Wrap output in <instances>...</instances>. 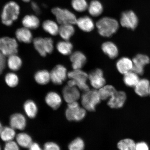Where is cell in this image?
I'll list each match as a JSON object with an SVG mask.
<instances>
[{
  "mask_svg": "<svg viewBox=\"0 0 150 150\" xmlns=\"http://www.w3.org/2000/svg\"><path fill=\"white\" fill-rule=\"evenodd\" d=\"M96 27L100 36L109 38L117 32L119 28V23L115 19L105 16L97 21Z\"/></svg>",
  "mask_w": 150,
  "mask_h": 150,
  "instance_id": "6da1fadb",
  "label": "cell"
},
{
  "mask_svg": "<svg viewBox=\"0 0 150 150\" xmlns=\"http://www.w3.org/2000/svg\"><path fill=\"white\" fill-rule=\"evenodd\" d=\"M20 7L13 1L7 3L3 7L1 15L2 22L4 25L10 26L17 19L20 13Z\"/></svg>",
  "mask_w": 150,
  "mask_h": 150,
  "instance_id": "7a4b0ae2",
  "label": "cell"
},
{
  "mask_svg": "<svg viewBox=\"0 0 150 150\" xmlns=\"http://www.w3.org/2000/svg\"><path fill=\"white\" fill-rule=\"evenodd\" d=\"M81 104L86 110L94 111L101 99L97 89L89 90L84 91L81 97Z\"/></svg>",
  "mask_w": 150,
  "mask_h": 150,
  "instance_id": "3957f363",
  "label": "cell"
},
{
  "mask_svg": "<svg viewBox=\"0 0 150 150\" xmlns=\"http://www.w3.org/2000/svg\"><path fill=\"white\" fill-rule=\"evenodd\" d=\"M51 12L60 25L66 24H76L77 18L74 13L69 9L55 7L52 9Z\"/></svg>",
  "mask_w": 150,
  "mask_h": 150,
  "instance_id": "277c9868",
  "label": "cell"
},
{
  "mask_svg": "<svg viewBox=\"0 0 150 150\" xmlns=\"http://www.w3.org/2000/svg\"><path fill=\"white\" fill-rule=\"evenodd\" d=\"M35 49L42 57L53 52L54 50V41L50 37H37L33 40Z\"/></svg>",
  "mask_w": 150,
  "mask_h": 150,
  "instance_id": "5b68a950",
  "label": "cell"
},
{
  "mask_svg": "<svg viewBox=\"0 0 150 150\" xmlns=\"http://www.w3.org/2000/svg\"><path fill=\"white\" fill-rule=\"evenodd\" d=\"M67 77L69 79L74 81L76 86L80 90L84 92L90 89L87 82L88 80V74L81 69L70 71L68 72Z\"/></svg>",
  "mask_w": 150,
  "mask_h": 150,
  "instance_id": "8992f818",
  "label": "cell"
},
{
  "mask_svg": "<svg viewBox=\"0 0 150 150\" xmlns=\"http://www.w3.org/2000/svg\"><path fill=\"white\" fill-rule=\"evenodd\" d=\"M86 110L80 107L77 101L68 103L65 111L66 117L69 121H80L85 117Z\"/></svg>",
  "mask_w": 150,
  "mask_h": 150,
  "instance_id": "52a82bcc",
  "label": "cell"
},
{
  "mask_svg": "<svg viewBox=\"0 0 150 150\" xmlns=\"http://www.w3.org/2000/svg\"><path fill=\"white\" fill-rule=\"evenodd\" d=\"M18 47L16 39L8 37L0 38V51L6 57L17 54Z\"/></svg>",
  "mask_w": 150,
  "mask_h": 150,
  "instance_id": "ba28073f",
  "label": "cell"
},
{
  "mask_svg": "<svg viewBox=\"0 0 150 150\" xmlns=\"http://www.w3.org/2000/svg\"><path fill=\"white\" fill-rule=\"evenodd\" d=\"M50 73V81L55 85H61L68 78L67 69L63 65H56Z\"/></svg>",
  "mask_w": 150,
  "mask_h": 150,
  "instance_id": "9c48e42d",
  "label": "cell"
},
{
  "mask_svg": "<svg viewBox=\"0 0 150 150\" xmlns=\"http://www.w3.org/2000/svg\"><path fill=\"white\" fill-rule=\"evenodd\" d=\"M120 21L123 27L133 30L138 25V19L134 11H127L122 13Z\"/></svg>",
  "mask_w": 150,
  "mask_h": 150,
  "instance_id": "30bf717a",
  "label": "cell"
},
{
  "mask_svg": "<svg viewBox=\"0 0 150 150\" xmlns=\"http://www.w3.org/2000/svg\"><path fill=\"white\" fill-rule=\"evenodd\" d=\"M88 80L94 88L98 90L105 85L106 80L104 76V73L100 69L97 68L90 72L88 74Z\"/></svg>",
  "mask_w": 150,
  "mask_h": 150,
  "instance_id": "8fae6325",
  "label": "cell"
},
{
  "mask_svg": "<svg viewBox=\"0 0 150 150\" xmlns=\"http://www.w3.org/2000/svg\"><path fill=\"white\" fill-rule=\"evenodd\" d=\"M133 66L132 71L138 75H142L144 73V67L150 62V59L147 55L138 54L133 58Z\"/></svg>",
  "mask_w": 150,
  "mask_h": 150,
  "instance_id": "7c38bea8",
  "label": "cell"
},
{
  "mask_svg": "<svg viewBox=\"0 0 150 150\" xmlns=\"http://www.w3.org/2000/svg\"><path fill=\"white\" fill-rule=\"evenodd\" d=\"M79 90L76 86H65L62 91L63 97L65 102L67 104L77 102L81 97Z\"/></svg>",
  "mask_w": 150,
  "mask_h": 150,
  "instance_id": "4fadbf2b",
  "label": "cell"
},
{
  "mask_svg": "<svg viewBox=\"0 0 150 150\" xmlns=\"http://www.w3.org/2000/svg\"><path fill=\"white\" fill-rule=\"evenodd\" d=\"M70 60L73 70L81 69L87 62V58L83 52H73L70 55Z\"/></svg>",
  "mask_w": 150,
  "mask_h": 150,
  "instance_id": "5bb4252c",
  "label": "cell"
},
{
  "mask_svg": "<svg viewBox=\"0 0 150 150\" xmlns=\"http://www.w3.org/2000/svg\"><path fill=\"white\" fill-rule=\"evenodd\" d=\"M127 95L124 91H116L115 93L109 99L108 105L112 108H121L124 105L127 100Z\"/></svg>",
  "mask_w": 150,
  "mask_h": 150,
  "instance_id": "9a60e30c",
  "label": "cell"
},
{
  "mask_svg": "<svg viewBox=\"0 0 150 150\" xmlns=\"http://www.w3.org/2000/svg\"><path fill=\"white\" fill-rule=\"evenodd\" d=\"M76 24L81 30L85 33L91 32L96 27V23L93 19L87 16L77 18Z\"/></svg>",
  "mask_w": 150,
  "mask_h": 150,
  "instance_id": "2e32d148",
  "label": "cell"
},
{
  "mask_svg": "<svg viewBox=\"0 0 150 150\" xmlns=\"http://www.w3.org/2000/svg\"><path fill=\"white\" fill-rule=\"evenodd\" d=\"M101 49L104 53L110 59H115L119 54V50L117 46L113 42L110 41L103 43L101 46Z\"/></svg>",
  "mask_w": 150,
  "mask_h": 150,
  "instance_id": "e0dca14e",
  "label": "cell"
},
{
  "mask_svg": "<svg viewBox=\"0 0 150 150\" xmlns=\"http://www.w3.org/2000/svg\"><path fill=\"white\" fill-rule=\"evenodd\" d=\"M45 102L52 109L56 110L61 105L62 100L59 94L55 92H50L45 97Z\"/></svg>",
  "mask_w": 150,
  "mask_h": 150,
  "instance_id": "ac0fdd59",
  "label": "cell"
},
{
  "mask_svg": "<svg viewBox=\"0 0 150 150\" xmlns=\"http://www.w3.org/2000/svg\"><path fill=\"white\" fill-rule=\"evenodd\" d=\"M74 25L71 24H62L59 26V35L62 40H69L75 34Z\"/></svg>",
  "mask_w": 150,
  "mask_h": 150,
  "instance_id": "d6986e66",
  "label": "cell"
},
{
  "mask_svg": "<svg viewBox=\"0 0 150 150\" xmlns=\"http://www.w3.org/2000/svg\"><path fill=\"white\" fill-rule=\"evenodd\" d=\"M133 66L132 61L128 57L121 58L118 60L116 63L117 70L123 74L132 71Z\"/></svg>",
  "mask_w": 150,
  "mask_h": 150,
  "instance_id": "ffe728a7",
  "label": "cell"
},
{
  "mask_svg": "<svg viewBox=\"0 0 150 150\" xmlns=\"http://www.w3.org/2000/svg\"><path fill=\"white\" fill-rule=\"evenodd\" d=\"M150 83L149 81L146 79H140L134 88L135 92L141 97L149 95Z\"/></svg>",
  "mask_w": 150,
  "mask_h": 150,
  "instance_id": "44dd1931",
  "label": "cell"
},
{
  "mask_svg": "<svg viewBox=\"0 0 150 150\" xmlns=\"http://www.w3.org/2000/svg\"><path fill=\"white\" fill-rule=\"evenodd\" d=\"M10 125L11 127L14 129L23 130L26 125L25 118L21 114H15L10 117Z\"/></svg>",
  "mask_w": 150,
  "mask_h": 150,
  "instance_id": "7402d4cb",
  "label": "cell"
},
{
  "mask_svg": "<svg viewBox=\"0 0 150 150\" xmlns=\"http://www.w3.org/2000/svg\"><path fill=\"white\" fill-rule=\"evenodd\" d=\"M59 24L57 22L51 20H47L43 22L42 28L44 30L52 36L59 35Z\"/></svg>",
  "mask_w": 150,
  "mask_h": 150,
  "instance_id": "603a6c76",
  "label": "cell"
},
{
  "mask_svg": "<svg viewBox=\"0 0 150 150\" xmlns=\"http://www.w3.org/2000/svg\"><path fill=\"white\" fill-rule=\"evenodd\" d=\"M73 48L74 46L69 40H60L56 45L57 51L63 56H70L73 52Z\"/></svg>",
  "mask_w": 150,
  "mask_h": 150,
  "instance_id": "cb8c5ba5",
  "label": "cell"
},
{
  "mask_svg": "<svg viewBox=\"0 0 150 150\" xmlns=\"http://www.w3.org/2000/svg\"><path fill=\"white\" fill-rule=\"evenodd\" d=\"M87 10L91 16L97 17L103 13L104 7L102 3L98 0H93L88 4Z\"/></svg>",
  "mask_w": 150,
  "mask_h": 150,
  "instance_id": "d4e9b609",
  "label": "cell"
},
{
  "mask_svg": "<svg viewBox=\"0 0 150 150\" xmlns=\"http://www.w3.org/2000/svg\"><path fill=\"white\" fill-rule=\"evenodd\" d=\"M16 35L17 39L20 42L28 44L33 40V35L30 30L24 27L17 30Z\"/></svg>",
  "mask_w": 150,
  "mask_h": 150,
  "instance_id": "484cf974",
  "label": "cell"
},
{
  "mask_svg": "<svg viewBox=\"0 0 150 150\" xmlns=\"http://www.w3.org/2000/svg\"><path fill=\"white\" fill-rule=\"evenodd\" d=\"M22 24L24 27L29 29H35L40 25L39 19L35 15H27L22 20Z\"/></svg>",
  "mask_w": 150,
  "mask_h": 150,
  "instance_id": "4316f807",
  "label": "cell"
},
{
  "mask_svg": "<svg viewBox=\"0 0 150 150\" xmlns=\"http://www.w3.org/2000/svg\"><path fill=\"white\" fill-rule=\"evenodd\" d=\"M124 75V82L128 87L134 88L140 80L138 75L132 71Z\"/></svg>",
  "mask_w": 150,
  "mask_h": 150,
  "instance_id": "83f0119b",
  "label": "cell"
},
{
  "mask_svg": "<svg viewBox=\"0 0 150 150\" xmlns=\"http://www.w3.org/2000/svg\"><path fill=\"white\" fill-rule=\"evenodd\" d=\"M117 91L115 87L111 85H105L98 90L101 100H106L111 97Z\"/></svg>",
  "mask_w": 150,
  "mask_h": 150,
  "instance_id": "f1b7e54d",
  "label": "cell"
},
{
  "mask_svg": "<svg viewBox=\"0 0 150 150\" xmlns=\"http://www.w3.org/2000/svg\"><path fill=\"white\" fill-rule=\"evenodd\" d=\"M35 79L37 83L45 85L50 81V73L46 70L39 71L35 75Z\"/></svg>",
  "mask_w": 150,
  "mask_h": 150,
  "instance_id": "f546056e",
  "label": "cell"
},
{
  "mask_svg": "<svg viewBox=\"0 0 150 150\" xmlns=\"http://www.w3.org/2000/svg\"><path fill=\"white\" fill-rule=\"evenodd\" d=\"M7 64L11 70L16 71L21 67L22 61L20 57L16 54L9 56L7 60Z\"/></svg>",
  "mask_w": 150,
  "mask_h": 150,
  "instance_id": "4dcf8cb0",
  "label": "cell"
},
{
  "mask_svg": "<svg viewBox=\"0 0 150 150\" xmlns=\"http://www.w3.org/2000/svg\"><path fill=\"white\" fill-rule=\"evenodd\" d=\"M24 108L26 114L30 118H35L38 112V108L35 103L31 100H28L24 103Z\"/></svg>",
  "mask_w": 150,
  "mask_h": 150,
  "instance_id": "1f68e13d",
  "label": "cell"
},
{
  "mask_svg": "<svg viewBox=\"0 0 150 150\" xmlns=\"http://www.w3.org/2000/svg\"><path fill=\"white\" fill-rule=\"evenodd\" d=\"M17 142L19 145L24 148H28L32 143L31 137L26 133H21L16 136Z\"/></svg>",
  "mask_w": 150,
  "mask_h": 150,
  "instance_id": "d6a6232c",
  "label": "cell"
},
{
  "mask_svg": "<svg viewBox=\"0 0 150 150\" xmlns=\"http://www.w3.org/2000/svg\"><path fill=\"white\" fill-rule=\"evenodd\" d=\"M16 136V132L12 127H3L0 133V137L1 139L6 142L12 140Z\"/></svg>",
  "mask_w": 150,
  "mask_h": 150,
  "instance_id": "836d02e7",
  "label": "cell"
},
{
  "mask_svg": "<svg viewBox=\"0 0 150 150\" xmlns=\"http://www.w3.org/2000/svg\"><path fill=\"white\" fill-rule=\"evenodd\" d=\"M136 143L131 139H125L120 141L117 144V147L121 150H135Z\"/></svg>",
  "mask_w": 150,
  "mask_h": 150,
  "instance_id": "e575fe53",
  "label": "cell"
},
{
  "mask_svg": "<svg viewBox=\"0 0 150 150\" xmlns=\"http://www.w3.org/2000/svg\"><path fill=\"white\" fill-rule=\"evenodd\" d=\"M71 6L76 12L82 13L87 10L88 4L86 0H72Z\"/></svg>",
  "mask_w": 150,
  "mask_h": 150,
  "instance_id": "d590c367",
  "label": "cell"
},
{
  "mask_svg": "<svg viewBox=\"0 0 150 150\" xmlns=\"http://www.w3.org/2000/svg\"><path fill=\"white\" fill-rule=\"evenodd\" d=\"M85 144L83 140L80 138L75 139L68 146L70 150H82L84 149Z\"/></svg>",
  "mask_w": 150,
  "mask_h": 150,
  "instance_id": "8d00e7d4",
  "label": "cell"
},
{
  "mask_svg": "<svg viewBox=\"0 0 150 150\" xmlns=\"http://www.w3.org/2000/svg\"><path fill=\"white\" fill-rule=\"evenodd\" d=\"M5 80L7 85L11 87H16L18 84V76L13 73L7 74L5 76Z\"/></svg>",
  "mask_w": 150,
  "mask_h": 150,
  "instance_id": "74e56055",
  "label": "cell"
},
{
  "mask_svg": "<svg viewBox=\"0 0 150 150\" xmlns=\"http://www.w3.org/2000/svg\"><path fill=\"white\" fill-rule=\"evenodd\" d=\"M17 142L11 140L6 143L4 149L5 150H18L19 149Z\"/></svg>",
  "mask_w": 150,
  "mask_h": 150,
  "instance_id": "f35d334b",
  "label": "cell"
},
{
  "mask_svg": "<svg viewBox=\"0 0 150 150\" xmlns=\"http://www.w3.org/2000/svg\"><path fill=\"white\" fill-rule=\"evenodd\" d=\"M44 149L46 150H59L60 148L57 144L55 142H50L45 144Z\"/></svg>",
  "mask_w": 150,
  "mask_h": 150,
  "instance_id": "ab89813d",
  "label": "cell"
},
{
  "mask_svg": "<svg viewBox=\"0 0 150 150\" xmlns=\"http://www.w3.org/2000/svg\"><path fill=\"white\" fill-rule=\"evenodd\" d=\"M6 63V56L0 51V74L4 70Z\"/></svg>",
  "mask_w": 150,
  "mask_h": 150,
  "instance_id": "60d3db41",
  "label": "cell"
},
{
  "mask_svg": "<svg viewBox=\"0 0 150 150\" xmlns=\"http://www.w3.org/2000/svg\"><path fill=\"white\" fill-rule=\"evenodd\" d=\"M149 149V146L145 142H140L136 143L135 150H148Z\"/></svg>",
  "mask_w": 150,
  "mask_h": 150,
  "instance_id": "b9f144b4",
  "label": "cell"
},
{
  "mask_svg": "<svg viewBox=\"0 0 150 150\" xmlns=\"http://www.w3.org/2000/svg\"><path fill=\"white\" fill-rule=\"evenodd\" d=\"M31 7L33 10L37 14H40L41 11L39 6L36 3L32 2L31 3Z\"/></svg>",
  "mask_w": 150,
  "mask_h": 150,
  "instance_id": "7bdbcfd3",
  "label": "cell"
},
{
  "mask_svg": "<svg viewBox=\"0 0 150 150\" xmlns=\"http://www.w3.org/2000/svg\"><path fill=\"white\" fill-rule=\"evenodd\" d=\"M29 149L31 150H40L41 149L40 146L37 143H32L29 146Z\"/></svg>",
  "mask_w": 150,
  "mask_h": 150,
  "instance_id": "ee69618b",
  "label": "cell"
},
{
  "mask_svg": "<svg viewBox=\"0 0 150 150\" xmlns=\"http://www.w3.org/2000/svg\"><path fill=\"white\" fill-rule=\"evenodd\" d=\"M22 1L24 2L28 3L31 0H22Z\"/></svg>",
  "mask_w": 150,
  "mask_h": 150,
  "instance_id": "f6af8a7d",
  "label": "cell"
},
{
  "mask_svg": "<svg viewBox=\"0 0 150 150\" xmlns=\"http://www.w3.org/2000/svg\"><path fill=\"white\" fill-rule=\"evenodd\" d=\"M3 127L2 126V125L1 123H0V133H1L2 129Z\"/></svg>",
  "mask_w": 150,
  "mask_h": 150,
  "instance_id": "bcb514c9",
  "label": "cell"
},
{
  "mask_svg": "<svg viewBox=\"0 0 150 150\" xmlns=\"http://www.w3.org/2000/svg\"><path fill=\"white\" fill-rule=\"evenodd\" d=\"M149 95L150 96V87L149 88Z\"/></svg>",
  "mask_w": 150,
  "mask_h": 150,
  "instance_id": "7dc6e473",
  "label": "cell"
},
{
  "mask_svg": "<svg viewBox=\"0 0 150 150\" xmlns=\"http://www.w3.org/2000/svg\"><path fill=\"white\" fill-rule=\"evenodd\" d=\"M0 149H1V147H0Z\"/></svg>",
  "mask_w": 150,
  "mask_h": 150,
  "instance_id": "c3c4849f",
  "label": "cell"
}]
</instances>
